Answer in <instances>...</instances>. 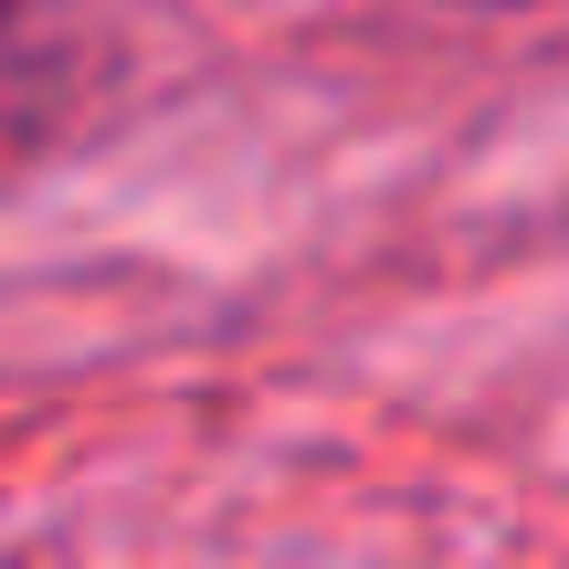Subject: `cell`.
Segmentation results:
<instances>
[{
	"mask_svg": "<svg viewBox=\"0 0 569 569\" xmlns=\"http://www.w3.org/2000/svg\"><path fill=\"white\" fill-rule=\"evenodd\" d=\"M0 21H11V0H0Z\"/></svg>",
	"mask_w": 569,
	"mask_h": 569,
	"instance_id": "6da1fadb",
	"label": "cell"
}]
</instances>
